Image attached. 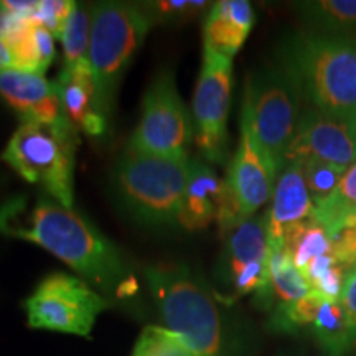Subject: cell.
Segmentation results:
<instances>
[{
	"mask_svg": "<svg viewBox=\"0 0 356 356\" xmlns=\"http://www.w3.org/2000/svg\"><path fill=\"white\" fill-rule=\"evenodd\" d=\"M222 197L225 180H221L210 163L191 159L190 175L181 198L178 225L186 231H200L216 221Z\"/></svg>",
	"mask_w": 356,
	"mask_h": 356,
	"instance_id": "15",
	"label": "cell"
},
{
	"mask_svg": "<svg viewBox=\"0 0 356 356\" xmlns=\"http://www.w3.org/2000/svg\"><path fill=\"white\" fill-rule=\"evenodd\" d=\"M132 356H188L184 343L167 327L149 325L142 330Z\"/></svg>",
	"mask_w": 356,
	"mask_h": 356,
	"instance_id": "28",
	"label": "cell"
},
{
	"mask_svg": "<svg viewBox=\"0 0 356 356\" xmlns=\"http://www.w3.org/2000/svg\"><path fill=\"white\" fill-rule=\"evenodd\" d=\"M89 38H91V7L74 2L60 37V42L63 44L65 70L89 65Z\"/></svg>",
	"mask_w": 356,
	"mask_h": 356,
	"instance_id": "25",
	"label": "cell"
},
{
	"mask_svg": "<svg viewBox=\"0 0 356 356\" xmlns=\"http://www.w3.org/2000/svg\"><path fill=\"white\" fill-rule=\"evenodd\" d=\"M325 356H327V355H325Z\"/></svg>",
	"mask_w": 356,
	"mask_h": 356,
	"instance_id": "36",
	"label": "cell"
},
{
	"mask_svg": "<svg viewBox=\"0 0 356 356\" xmlns=\"http://www.w3.org/2000/svg\"><path fill=\"white\" fill-rule=\"evenodd\" d=\"M302 101L297 84L279 65L248 74L241 124L269 155L279 173L286 165L287 149L299 127Z\"/></svg>",
	"mask_w": 356,
	"mask_h": 356,
	"instance_id": "7",
	"label": "cell"
},
{
	"mask_svg": "<svg viewBox=\"0 0 356 356\" xmlns=\"http://www.w3.org/2000/svg\"><path fill=\"white\" fill-rule=\"evenodd\" d=\"M346 273L348 269L335 262L314 284H310V291L318 293L323 300H341Z\"/></svg>",
	"mask_w": 356,
	"mask_h": 356,
	"instance_id": "31",
	"label": "cell"
},
{
	"mask_svg": "<svg viewBox=\"0 0 356 356\" xmlns=\"http://www.w3.org/2000/svg\"><path fill=\"white\" fill-rule=\"evenodd\" d=\"M73 6L74 2H70V0H43V2H38L37 10L30 20L43 25L44 29L50 30L53 37L60 40Z\"/></svg>",
	"mask_w": 356,
	"mask_h": 356,
	"instance_id": "30",
	"label": "cell"
},
{
	"mask_svg": "<svg viewBox=\"0 0 356 356\" xmlns=\"http://www.w3.org/2000/svg\"><path fill=\"white\" fill-rule=\"evenodd\" d=\"M284 249L302 273L314 259L330 254L332 238L318 222H315L314 218H310L287 231L284 238Z\"/></svg>",
	"mask_w": 356,
	"mask_h": 356,
	"instance_id": "23",
	"label": "cell"
},
{
	"mask_svg": "<svg viewBox=\"0 0 356 356\" xmlns=\"http://www.w3.org/2000/svg\"><path fill=\"white\" fill-rule=\"evenodd\" d=\"M310 159L348 170L356 162V119L305 109L287 149L286 163Z\"/></svg>",
	"mask_w": 356,
	"mask_h": 356,
	"instance_id": "11",
	"label": "cell"
},
{
	"mask_svg": "<svg viewBox=\"0 0 356 356\" xmlns=\"http://www.w3.org/2000/svg\"><path fill=\"white\" fill-rule=\"evenodd\" d=\"M15 68L44 74L55 60V37L33 20H24L8 37Z\"/></svg>",
	"mask_w": 356,
	"mask_h": 356,
	"instance_id": "19",
	"label": "cell"
},
{
	"mask_svg": "<svg viewBox=\"0 0 356 356\" xmlns=\"http://www.w3.org/2000/svg\"><path fill=\"white\" fill-rule=\"evenodd\" d=\"M296 8L307 29L356 37V0H315Z\"/></svg>",
	"mask_w": 356,
	"mask_h": 356,
	"instance_id": "21",
	"label": "cell"
},
{
	"mask_svg": "<svg viewBox=\"0 0 356 356\" xmlns=\"http://www.w3.org/2000/svg\"><path fill=\"white\" fill-rule=\"evenodd\" d=\"M279 172L269 155L257 144L249 129L241 124V136L231 160L225 181L238 200L244 218H252L269 202L275 188Z\"/></svg>",
	"mask_w": 356,
	"mask_h": 356,
	"instance_id": "12",
	"label": "cell"
},
{
	"mask_svg": "<svg viewBox=\"0 0 356 356\" xmlns=\"http://www.w3.org/2000/svg\"><path fill=\"white\" fill-rule=\"evenodd\" d=\"M24 305L32 328L89 337L109 302L76 275L55 273L40 282Z\"/></svg>",
	"mask_w": 356,
	"mask_h": 356,
	"instance_id": "9",
	"label": "cell"
},
{
	"mask_svg": "<svg viewBox=\"0 0 356 356\" xmlns=\"http://www.w3.org/2000/svg\"><path fill=\"white\" fill-rule=\"evenodd\" d=\"M254 22V10L248 0L215 2L203 24V48L233 60L248 40Z\"/></svg>",
	"mask_w": 356,
	"mask_h": 356,
	"instance_id": "16",
	"label": "cell"
},
{
	"mask_svg": "<svg viewBox=\"0 0 356 356\" xmlns=\"http://www.w3.org/2000/svg\"><path fill=\"white\" fill-rule=\"evenodd\" d=\"M76 131L71 122H20L0 159L29 184L42 186L55 202L73 208Z\"/></svg>",
	"mask_w": 356,
	"mask_h": 356,
	"instance_id": "5",
	"label": "cell"
},
{
	"mask_svg": "<svg viewBox=\"0 0 356 356\" xmlns=\"http://www.w3.org/2000/svg\"><path fill=\"white\" fill-rule=\"evenodd\" d=\"M279 65L310 108L337 118L356 119V37L302 29L275 47Z\"/></svg>",
	"mask_w": 356,
	"mask_h": 356,
	"instance_id": "2",
	"label": "cell"
},
{
	"mask_svg": "<svg viewBox=\"0 0 356 356\" xmlns=\"http://www.w3.org/2000/svg\"><path fill=\"white\" fill-rule=\"evenodd\" d=\"M341 304H343L346 314H348L356 340V266L346 273L343 293H341Z\"/></svg>",
	"mask_w": 356,
	"mask_h": 356,
	"instance_id": "33",
	"label": "cell"
},
{
	"mask_svg": "<svg viewBox=\"0 0 356 356\" xmlns=\"http://www.w3.org/2000/svg\"><path fill=\"white\" fill-rule=\"evenodd\" d=\"M191 140L193 119L181 101L175 76L170 70L160 71L147 88L139 126L127 149L163 157H186Z\"/></svg>",
	"mask_w": 356,
	"mask_h": 356,
	"instance_id": "8",
	"label": "cell"
},
{
	"mask_svg": "<svg viewBox=\"0 0 356 356\" xmlns=\"http://www.w3.org/2000/svg\"><path fill=\"white\" fill-rule=\"evenodd\" d=\"M0 233L47 249L106 292L124 293L134 284L119 248L73 208L53 198H8L0 204Z\"/></svg>",
	"mask_w": 356,
	"mask_h": 356,
	"instance_id": "1",
	"label": "cell"
},
{
	"mask_svg": "<svg viewBox=\"0 0 356 356\" xmlns=\"http://www.w3.org/2000/svg\"><path fill=\"white\" fill-rule=\"evenodd\" d=\"M302 170H304L305 185L309 188L314 204H318L330 198L337 191L346 172L343 168L332 165V163L314 159L302 162Z\"/></svg>",
	"mask_w": 356,
	"mask_h": 356,
	"instance_id": "27",
	"label": "cell"
},
{
	"mask_svg": "<svg viewBox=\"0 0 356 356\" xmlns=\"http://www.w3.org/2000/svg\"><path fill=\"white\" fill-rule=\"evenodd\" d=\"M353 222H356V208L353 211L350 213L348 216H346V220H345V226H348V225H353ZM343 226V228H345Z\"/></svg>",
	"mask_w": 356,
	"mask_h": 356,
	"instance_id": "35",
	"label": "cell"
},
{
	"mask_svg": "<svg viewBox=\"0 0 356 356\" xmlns=\"http://www.w3.org/2000/svg\"><path fill=\"white\" fill-rule=\"evenodd\" d=\"M356 208V162L345 172L335 193L315 204L314 220L333 239L343 229L346 216Z\"/></svg>",
	"mask_w": 356,
	"mask_h": 356,
	"instance_id": "24",
	"label": "cell"
},
{
	"mask_svg": "<svg viewBox=\"0 0 356 356\" xmlns=\"http://www.w3.org/2000/svg\"><path fill=\"white\" fill-rule=\"evenodd\" d=\"M323 299L318 293L310 292L302 299L291 302V304H280L275 307L270 327L277 332H296L299 328L312 327L317 318V314Z\"/></svg>",
	"mask_w": 356,
	"mask_h": 356,
	"instance_id": "26",
	"label": "cell"
},
{
	"mask_svg": "<svg viewBox=\"0 0 356 356\" xmlns=\"http://www.w3.org/2000/svg\"><path fill=\"white\" fill-rule=\"evenodd\" d=\"M310 328L327 356H345L356 348L353 327L341 300H323Z\"/></svg>",
	"mask_w": 356,
	"mask_h": 356,
	"instance_id": "20",
	"label": "cell"
},
{
	"mask_svg": "<svg viewBox=\"0 0 356 356\" xmlns=\"http://www.w3.org/2000/svg\"><path fill=\"white\" fill-rule=\"evenodd\" d=\"M55 83L60 92L61 106L70 122L89 136L101 137L108 129V119L97 113L91 66L83 65L71 70L63 68Z\"/></svg>",
	"mask_w": 356,
	"mask_h": 356,
	"instance_id": "17",
	"label": "cell"
},
{
	"mask_svg": "<svg viewBox=\"0 0 356 356\" xmlns=\"http://www.w3.org/2000/svg\"><path fill=\"white\" fill-rule=\"evenodd\" d=\"M149 17L142 6L101 2L91 6L89 66L95 81L96 108L108 119L127 65L149 33Z\"/></svg>",
	"mask_w": 356,
	"mask_h": 356,
	"instance_id": "6",
	"label": "cell"
},
{
	"mask_svg": "<svg viewBox=\"0 0 356 356\" xmlns=\"http://www.w3.org/2000/svg\"><path fill=\"white\" fill-rule=\"evenodd\" d=\"M0 99L19 114L22 122L66 124L55 81L42 73L20 68H0Z\"/></svg>",
	"mask_w": 356,
	"mask_h": 356,
	"instance_id": "13",
	"label": "cell"
},
{
	"mask_svg": "<svg viewBox=\"0 0 356 356\" xmlns=\"http://www.w3.org/2000/svg\"><path fill=\"white\" fill-rule=\"evenodd\" d=\"M233 60L203 48V63L193 95V142L203 160L222 165L228 157V115Z\"/></svg>",
	"mask_w": 356,
	"mask_h": 356,
	"instance_id": "10",
	"label": "cell"
},
{
	"mask_svg": "<svg viewBox=\"0 0 356 356\" xmlns=\"http://www.w3.org/2000/svg\"><path fill=\"white\" fill-rule=\"evenodd\" d=\"M315 204L305 185L300 162H289L279 173L273 204L266 213L269 251L284 248V238L292 226L314 218Z\"/></svg>",
	"mask_w": 356,
	"mask_h": 356,
	"instance_id": "14",
	"label": "cell"
},
{
	"mask_svg": "<svg viewBox=\"0 0 356 356\" xmlns=\"http://www.w3.org/2000/svg\"><path fill=\"white\" fill-rule=\"evenodd\" d=\"M330 254L345 269H353L356 266V222L345 226L332 239Z\"/></svg>",
	"mask_w": 356,
	"mask_h": 356,
	"instance_id": "32",
	"label": "cell"
},
{
	"mask_svg": "<svg viewBox=\"0 0 356 356\" xmlns=\"http://www.w3.org/2000/svg\"><path fill=\"white\" fill-rule=\"evenodd\" d=\"M269 279L270 304L274 300L279 302L277 305L291 304L312 292L304 274L284 248L269 251Z\"/></svg>",
	"mask_w": 356,
	"mask_h": 356,
	"instance_id": "22",
	"label": "cell"
},
{
	"mask_svg": "<svg viewBox=\"0 0 356 356\" xmlns=\"http://www.w3.org/2000/svg\"><path fill=\"white\" fill-rule=\"evenodd\" d=\"M0 68H15L12 48L6 38L0 37Z\"/></svg>",
	"mask_w": 356,
	"mask_h": 356,
	"instance_id": "34",
	"label": "cell"
},
{
	"mask_svg": "<svg viewBox=\"0 0 356 356\" xmlns=\"http://www.w3.org/2000/svg\"><path fill=\"white\" fill-rule=\"evenodd\" d=\"M266 261H269L266 215L248 218L238 228L231 231L228 243L222 251V266H225L226 275L231 280L246 266Z\"/></svg>",
	"mask_w": 356,
	"mask_h": 356,
	"instance_id": "18",
	"label": "cell"
},
{
	"mask_svg": "<svg viewBox=\"0 0 356 356\" xmlns=\"http://www.w3.org/2000/svg\"><path fill=\"white\" fill-rule=\"evenodd\" d=\"M145 277L167 328L188 356H222L220 312L188 266L162 262L147 267Z\"/></svg>",
	"mask_w": 356,
	"mask_h": 356,
	"instance_id": "3",
	"label": "cell"
},
{
	"mask_svg": "<svg viewBox=\"0 0 356 356\" xmlns=\"http://www.w3.org/2000/svg\"><path fill=\"white\" fill-rule=\"evenodd\" d=\"M191 159L126 149L115 163L114 186L126 210L149 226L178 225Z\"/></svg>",
	"mask_w": 356,
	"mask_h": 356,
	"instance_id": "4",
	"label": "cell"
},
{
	"mask_svg": "<svg viewBox=\"0 0 356 356\" xmlns=\"http://www.w3.org/2000/svg\"><path fill=\"white\" fill-rule=\"evenodd\" d=\"M207 7L208 2H203V0H198V2H193V0H167V2L142 3V8L145 10L152 25L157 22L180 25L184 22L195 19L198 13L207 10Z\"/></svg>",
	"mask_w": 356,
	"mask_h": 356,
	"instance_id": "29",
	"label": "cell"
}]
</instances>
